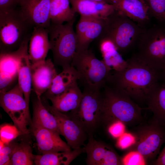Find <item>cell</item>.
Segmentation results:
<instances>
[{
  "label": "cell",
  "mask_w": 165,
  "mask_h": 165,
  "mask_svg": "<svg viewBox=\"0 0 165 165\" xmlns=\"http://www.w3.org/2000/svg\"><path fill=\"white\" fill-rule=\"evenodd\" d=\"M160 80L165 83V68L160 74Z\"/></svg>",
  "instance_id": "cell-38"
},
{
  "label": "cell",
  "mask_w": 165,
  "mask_h": 165,
  "mask_svg": "<svg viewBox=\"0 0 165 165\" xmlns=\"http://www.w3.org/2000/svg\"><path fill=\"white\" fill-rule=\"evenodd\" d=\"M0 102L20 134H28L27 126L31 123L29 106L18 83L10 90L0 93Z\"/></svg>",
  "instance_id": "cell-10"
},
{
  "label": "cell",
  "mask_w": 165,
  "mask_h": 165,
  "mask_svg": "<svg viewBox=\"0 0 165 165\" xmlns=\"http://www.w3.org/2000/svg\"><path fill=\"white\" fill-rule=\"evenodd\" d=\"M144 28L134 55L160 75L165 68V21Z\"/></svg>",
  "instance_id": "cell-3"
},
{
  "label": "cell",
  "mask_w": 165,
  "mask_h": 165,
  "mask_svg": "<svg viewBox=\"0 0 165 165\" xmlns=\"http://www.w3.org/2000/svg\"><path fill=\"white\" fill-rule=\"evenodd\" d=\"M82 96V93L76 82L62 93L47 98L50 101L52 106L55 109L66 114L78 107Z\"/></svg>",
  "instance_id": "cell-22"
},
{
  "label": "cell",
  "mask_w": 165,
  "mask_h": 165,
  "mask_svg": "<svg viewBox=\"0 0 165 165\" xmlns=\"http://www.w3.org/2000/svg\"><path fill=\"white\" fill-rule=\"evenodd\" d=\"M125 125L119 121L115 122L109 127L108 131L110 134L114 137H119L123 134Z\"/></svg>",
  "instance_id": "cell-34"
},
{
  "label": "cell",
  "mask_w": 165,
  "mask_h": 165,
  "mask_svg": "<svg viewBox=\"0 0 165 165\" xmlns=\"http://www.w3.org/2000/svg\"><path fill=\"white\" fill-rule=\"evenodd\" d=\"M106 18L80 16L75 27L76 52L88 49L91 42L101 35L105 28Z\"/></svg>",
  "instance_id": "cell-13"
},
{
  "label": "cell",
  "mask_w": 165,
  "mask_h": 165,
  "mask_svg": "<svg viewBox=\"0 0 165 165\" xmlns=\"http://www.w3.org/2000/svg\"><path fill=\"white\" fill-rule=\"evenodd\" d=\"M123 165H141L145 164L142 156L135 152H128L122 158Z\"/></svg>",
  "instance_id": "cell-33"
},
{
  "label": "cell",
  "mask_w": 165,
  "mask_h": 165,
  "mask_svg": "<svg viewBox=\"0 0 165 165\" xmlns=\"http://www.w3.org/2000/svg\"><path fill=\"white\" fill-rule=\"evenodd\" d=\"M75 20L61 24L52 23L46 28L55 64L64 69L72 66L76 52Z\"/></svg>",
  "instance_id": "cell-7"
},
{
  "label": "cell",
  "mask_w": 165,
  "mask_h": 165,
  "mask_svg": "<svg viewBox=\"0 0 165 165\" xmlns=\"http://www.w3.org/2000/svg\"><path fill=\"white\" fill-rule=\"evenodd\" d=\"M51 0H20L19 10L29 26L48 28L51 24Z\"/></svg>",
  "instance_id": "cell-11"
},
{
  "label": "cell",
  "mask_w": 165,
  "mask_h": 165,
  "mask_svg": "<svg viewBox=\"0 0 165 165\" xmlns=\"http://www.w3.org/2000/svg\"><path fill=\"white\" fill-rule=\"evenodd\" d=\"M21 50L20 46L15 50L0 53V93L7 91L8 87L17 78L18 61Z\"/></svg>",
  "instance_id": "cell-19"
},
{
  "label": "cell",
  "mask_w": 165,
  "mask_h": 165,
  "mask_svg": "<svg viewBox=\"0 0 165 165\" xmlns=\"http://www.w3.org/2000/svg\"><path fill=\"white\" fill-rule=\"evenodd\" d=\"M34 155L30 145L22 142L16 144L9 165H31L34 163Z\"/></svg>",
  "instance_id": "cell-29"
},
{
  "label": "cell",
  "mask_w": 165,
  "mask_h": 165,
  "mask_svg": "<svg viewBox=\"0 0 165 165\" xmlns=\"http://www.w3.org/2000/svg\"><path fill=\"white\" fill-rule=\"evenodd\" d=\"M20 0H0V11L5 12L15 9Z\"/></svg>",
  "instance_id": "cell-36"
},
{
  "label": "cell",
  "mask_w": 165,
  "mask_h": 165,
  "mask_svg": "<svg viewBox=\"0 0 165 165\" xmlns=\"http://www.w3.org/2000/svg\"><path fill=\"white\" fill-rule=\"evenodd\" d=\"M101 89V124L109 126L119 121L134 127L144 121L142 108L130 97L107 83Z\"/></svg>",
  "instance_id": "cell-2"
},
{
  "label": "cell",
  "mask_w": 165,
  "mask_h": 165,
  "mask_svg": "<svg viewBox=\"0 0 165 165\" xmlns=\"http://www.w3.org/2000/svg\"><path fill=\"white\" fill-rule=\"evenodd\" d=\"M120 72L111 71L106 83L120 90L138 105L145 102L148 94L160 81V74L134 54Z\"/></svg>",
  "instance_id": "cell-1"
},
{
  "label": "cell",
  "mask_w": 165,
  "mask_h": 165,
  "mask_svg": "<svg viewBox=\"0 0 165 165\" xmlns=\"http://www.w3.org/2000/svg\"><path fill=\"white\" fill-rule=\"evenodd\" d=\"M101 89L85 85L78 107L66 114L84 130L89 137L93 136L101 124Z\"/></svg>",
  "instance_id": "cell-6"
},
{
  "label": "cell",
  "mask_w": 165,
  "mask_h": 165,
  "mask_svg": "<svg viewBox=\"0 0 165 165\" xmlns=\"http://www.w3.org/2000/svg\"><path fill=\"white\" fill-rule=\"evenodd\" d=\"M134 138L132 134H123L119 137L118 144L122 149H127L133 143Z\"/></svg>",
  "instance_id": "cell-35"
},
{
  "label": "cell",
  "mask_w": 165,
  "mask_h": 165,
  "mask_svg": "<svg viewBox=\"0 0 165 165\" xmlns=\"http://www.w3.org/2000/svg\"><path fill=\"white\" fill-rule=\"evenodd\" d=\"M29 40L28 38H26L20 45L17 76V83L29 106L32 86L31 66L28 53Z\"/></svg>",
  "instance_id": "cell-21"
},
{
  "label": "cell",
  "mask_w": 165,
  "mask_h": 165,
  "mask_svg": "<svg viewBox=\"0 0 165 165\" xmlns=\"http://www.w3.org/2000/svg\"><path fill=\"white\" fill-rule=\"evenodd\" d=\"M84 85L101 89L112 70L102 60L98 59L90 50L76 52L72 64Z\"/></svg>",
  "instance_id": "cell-8"
},
{
  "label": "cell",
  "mask_w": 165,
  "mask_h": 165,
  "mask_svg": "<svg viewBox=\"0 0 165 165\" xmlns=\"http://www.w3.org/2000/svg\"><path fill=\"white\" fill-rule=\"evenodd\" d=\"M145 103L152 118L165 126V83L160 81L157 82L147 96Z\"/></svg>",
  "instance_id": "cell-23"
},
{
  "label": "cell",
  "mask_w": 165,
  "mask_h": 165,
  "mask_svg": "<svg viewBox=\"0 0 165 165\" xmlns=\"http://www.w3.org/2000/svg\"><path fill=\"white\" fill-rule=\"evenodd\" d=\"M79 79V75L73 66L63 69L62 72L55 77L51 86L45 93L46 98L62 93Z\"/></svg>",
  "instance_id": "cell-25"
},
{
  "label": "cell",
  "mask_w": 165,
  "mask_h": 165,
  "mask_svg": "<svg viewBox=\"0 0 165 165\" xmlns=\"http://www.w3.org/2000/svg\"><path fill=\"white\" fill-rule=\"evenodd\" d=\"M31 124L52 130L60 134L56 118L46 108L41 97H37L34 102L33 118Z\"/></svg>",
  "instance_id": "cell-26"
},
{
  "label": "cell",
  "mask_w": 165,
  "mask_h": 165,
  "mask_svg": "<svg viewBox=\"0 0 165 165\" xmlns=\"http://www.w3.org/2000/svg\"><path fill=\"white\" fill-rule=\"evenodd\" d=\"M150 17L158 21H165V0H144Z\"/></svg>",
  "instance_id": "cell-30"
},
{
  "label": "cell",
  "mask_w": 165,
  "mask_h": 165,
  "mask_svg": "<svg viewBox=\"0 0 165 165\" xmlns=\"http://www.w3.org/2000/svg\"><path fill=\"white\" fill-rule=\"evenodd\" d=\"M143 29L126 16L115 10L106 18L101 40L112 42L122 55L136 46Z\"/></svg>",
  "instance_id": "cell-4"
},
{
  "label": "cell",
  "mask_w": 165,
  "mask_h": 165,
  "mask_svg": "<svg viewBox=\"0 0 165 165\" xmlns=\"http://www.w3.org/2000/svg\"><path fill=\"white\" fill-rule=\"evenodd\" d=\"M44 105L56 118L60 134L64 137L71 148L78 149L84 145L88 137L84 130L66 114L57 110L52 105Z\"/></svg>",
  "instance_id": "cell-12"
},
{
  "label": "cell",
  "mask_w": 165,
  "mask_h": 165,
  "mask_svg": "<svg viewBox=\"0 0 165 165\" xmlns=\"http://www.w3.org/2000/svg\"><path fill=\"white\" fill-rule=\"evenodd\" d=\"M115 10L129 18L143 28L150 21L148 8L144 0H106Z\"/></svg>",
  "instance_id": "cell-15"
},
{
  "label": "cell",
  "mask_w": 165,
  "mask_h": 165,
  "mask_svg": "<svg viewBox=\"0 0 165 165\" xmlns=\"http://www.w3.org/2000/svg\"><path fill=\"white\" fill-rule=\"evenodd\" d=\"M92 0V1H99V2H108L106 0Z\"/></svg>",
  "instance_id": "cell-39"
},
{
  "label": "cell",
  "mask_w": 165,
  "mask_h": 165,
  "mask_svg": "<svg viewBox=\"0 0 165 165\" xmlns=\"http://www.w3.org/2000/svg\"><path fill=\"white\" fill-rule=\"evenodd\" d=\"M31 66L33 90L37 97H41L50 88L57 74L50 59Z\"/></svg>",
  "instance_id": "cell-17"
},
{
  "label": "cell",
  "mask_w": 165,
  "mask_h": 165,
  "mask_svg": "<svg viewBox=\"0 0 165 165\" xmlns=\"http://www.w3.org/2000/svg\"><path fill=\"white\" fill-rule=\"evenodd\" d=\"M31 27L19 11L15 9L0 11V45L1 52L15 50L25 39Z\"/></svg>",
  "instance_id": "cell-9"
},
{
  "label": "cell",
  "mask_w": 165,
  "mask_h": 165,
  "mask_svg": "<svg viewBox=\"0 0 165 165\" xmlns=\"http://www.w3.org/2000/svg\"><path fill=\"white\" fill-rule=\"evenodd\" d=\"M6 144L0 148V165H9L16 144Z\"/></svg>",
  "instance_id": "cell-32"
},
{
  "label": "cell",
  "mask_w": 165,
  "mask_h": 165,
  "mask_svg": "<svg viewBox=\"0 0 165 165\" xmlns=\"http://www.w3.org/2000/svg\"><path fill=\"white\" fill-rule=\"evenodd\" d=\"M20 133L14 126L6 125L1 127L0 141L4 144H8Z\"/></svg>",
  "instance_id": "cell-31"
},
{
  "label": "cell",
  "mask_w": 165,
  "mask_h": 165,
  "mask_svg": "<svg viewBox=\"0 0 165 165\" xmlns=\"http://www.w3.org/2000/svg\"><path fill=\"white\" fill-rule=\"evenodd\" d=\"M70 4L69 0H51V23L61 24L75 20L76 13Z\"/></svg>",
  "instance_id": "cell-28"
},
{
  "label": "cell",
  "mask_w": 165,
  "mask_h": 165,
  "mask_svg": "<svg viewBox=\"0 0 165 165\" xmlns=\"http://www.w3.org/2000/svg\"><path fill=\"white\" fill-rule=\"evenodd\" d=\"M100 49L103 57L102 60L112 70L120 72L127 67V60L123 59L112 42L106 39L101 40Z\"/></svg>",
  "instance_id": "cell-27"
},
{
  "label": "cell",
  "mask_w": 165,
  "mask_h": 165,
  "mask_svg": "<svg viewBox=\"0 0 165 165\" xmlns=\"http://www.w3.org/2000/svg\"><path fill=\"white\" fill-rule=\"evenodd\" d=\"M71 7L80 16L105 18L115 11L113 6L105 2L89 0H69Z\"/></svg>",
  "instance_id": "cell-20"
},
{
  "label": "cell",
  "mask_w": 165,
  "mask_h": 165,
  "mask_svg": "<svg viewBox=\"0 0 165 165\" xmlns=\"http://www.w3.org/2000/svg\"><path fill=\"white\" fill-rule=\"evenodd\" d=\"M134 127L132 134L134 141L127 149V152H138L145 164H152L165 142V126L152 118L150 121H143Z\"/></svg>",
  "instance_id": "cell-5"
},
{
  "label": "cell",
  "mask_w": 165,
  "mask_h": 165,
  "mask_svg": "<svg viewBox=\"0 0 165 165\" xmlns=\"http://www.w3.org/2000/svg\"><path fill=\"white\" fill-rule=\"evenodd\" d=\"M85 152L84 147L69 151L50 152L34 155V163L37 165H68L79 154Z\"/></svg>",
  "instance_id": "cell-24"
},
{
  "label": "cell",
  "mask_w": 165,
  "mask_h": 165,
  "mask_svg": "<svg viewBox=\"0 0 165 165\" xmlns=\"http://www.w3.org/2000/svg\"><path fill=\"white\" fill-rule=\"evenodd\" d=\"M38 148L42 153L69 151L71 148L60 138V134L52 130L31 124Z\"/></svg>",
  "instance_id": "cell-16"
},
{
  "label": "cell",
  "mask_w": 165,
  "mask_h": 165,
  "mask_svg": "<svg viewBox=\"0 0 165 165\" xmlns=\"http://www.w3.org/2000/svg\"><path fill=\"white\" fill-rule=\"evenodd\" d=\"M50 45L46 28L34 27L31 32L28 46V57L31 66L46 60Z\"/></svg>",
  "instance_id": "cell-18"
},
{
  "label": "cell",
  "mask_w": 165,
  "mask_h": 165,
  "mask_svg": "<svg viewBox=\"0 0 165 165\" xmlns=\"http://www.w3.org/2000/svg\"><path fill=\"white\" fill-rule=\"evenodd\" d=\"M152 164L165 165V145L163 148L160 152L157 158Z\"/></svg>",
  "instance_id": "cell-37"
},
{
  "label": "cell",
  "mask_w": 165,
  "mask_h": 165,
  "mask_svg": "<svg viewBox=\"0 0 165 165\" xmlns=\"http://www.w3.org/2000/svg\"><path fill=\"white\" fill-rule=\"evenodd\" d=\"M84 147L87 155L86 162L88 165H123L122 158L109 145L89 137Z\"/></svg>",
  "instance_id": "cell-14"
}]
</instances>
